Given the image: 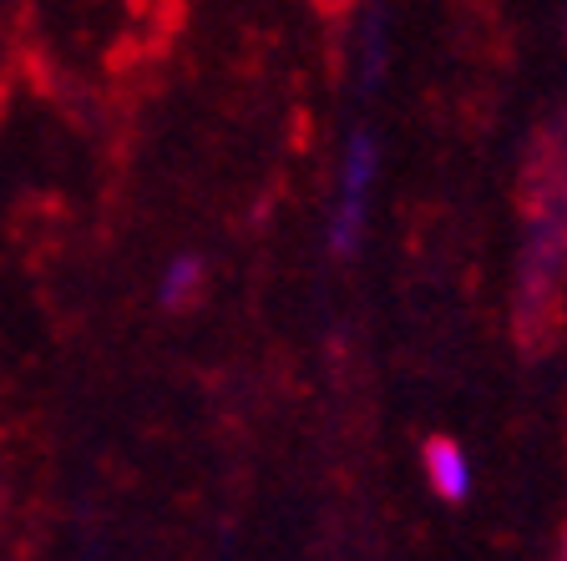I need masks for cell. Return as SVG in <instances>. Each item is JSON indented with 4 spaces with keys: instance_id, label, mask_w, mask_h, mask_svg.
<instances>
[{
    "instance_id": "1",
    "label": "cell",
    "mask_w": 567,
    "mask_h": 561,
    "mask_svg": "<svg viewBox=\"0 0 567 561\" xmlns=\"http://www.w3.org/2000/svg\"><path fill=\"white\" fill-rule=\"evenodd\" d=\"M380 173V142L370 127H354L344 142V163H340V198H334L330 218V253L354 258L365 243V222H370V187Z\"/></svg>"
},
{
    "instance_id": "2",
    "label": "cell",
    "mask_w": 567,
    "mask_h": 561,
    "mask_svg": "<svg viewBox=\"0 0 567 561\" xmlns=\"http://www.w3.org/2000/svg\"><path fill=\"white\" fill-rule=\"evenodd\" d=\"M421 466H425V480H431V491H436L441 501H466V496H472V460H466V450H461L456 440L431 435L421 450Z\"/></svg>"
},
{
    "instance_id": "3",
    "label": "cell",
    "mask_w": 567,
    "mask_h": 561,
    "mask_svg": "<svg viewBox=\"0 0 567 561\" xmlns=\"http://www.w3.org/2000/svg\"><path fill=\"white\" fill-rule=\"evenodd\" d=\"M203 279H208V263H203L198 253H177L163 269V279H157V299H163L167 309H183L198 299Z\"/></svg>"
},
{
    "instance_id": "4",
    "label": "cell",
    "mask_w": 567,
    "mask_h": 561,
    "mask_svg": "<svg viewBox=\"0 0 567 561\" xmlns=\"http://www.w3.org/2000/svg\"><path fill=\"white\" fill-rule=\"evenodd\" d=\"M563 561H567V531H563Z\"/></svg>"
}]
</instances>
